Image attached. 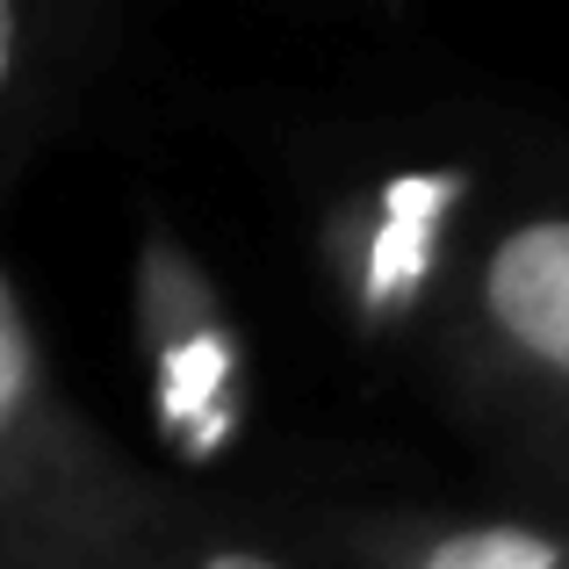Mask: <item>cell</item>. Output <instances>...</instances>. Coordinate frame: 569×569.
<instances>
[{
    "instance_id": "cell-2",
    "label": "cell",
    "mask_w": 569,
    "mask_h": 569,
    "mask_svg": "<svg viewBox=\"0 0 569 569\" xmlns=\"http://www.w3.org/2000/svg\"><path fill=\"white\" fill-rule=\"evenodd\" d=\"M144 361H152V411L159 432L181 447L188 461H209L231 440L238 411V347L231 325L217 318L202 274L173 246L144 252Z\"/></svg>"
},
{
    "instance_id": "cell-3",
    "label": "cell",
    "mask_w": 569,
    "mask_h": 569,
    "mask_svg": "<svg viewBox=\"0 0 569 569\" xmlns=\"http://www.w3.org/2000/svg\"><path fill=\"white\" fill-rule=\"evenodd\" d=\"M461 202V173H397L339 223V267L361 318H403L440 267L447 217Z\"/></svg>"
},
{
    "instance_id": "cell-1",
    "label": "cell",
    "mask_w": 569,
    "mask_h": 569,
    "mask_svg": "<svg viewBox=\"0 0 569 569\" xmlns=\"http://www.w3.org/2000/svg\"><path fill=\"white\" fill-rule=\"evenodd\" d=\"M116 483H130V476L66 411L43 339L0 267V519L51 533L72 512H94L101 498H116Z\"/></svg>"
},
{
    "instance_id": "cell-7",
    "label": "cell",
    "mask_w": 569,
    "mask_h": 569,
    "mask_svg": "<svg viewBox=\"0 0 569 569\" xmlns=\"http://www.w3.org/2000/svg\"><path fill=\"white\" fill-rule=\"evenodd\" d=\"M194 569H281L274 556H252V548H217V556H202Z\"/></svg>"
},
{
    "instance_id": "cell-6",
    "label": "cell",
    "mask_w": 569,
    "mask_h": 569,
    "mask_svg": "<svg viewBox=\"0 0 569 569\" xmlns=\"http://www.w3.org/2000/svg\"><path fill=\"white\" fill-rule=\"evenodd\" d=\"M14 66H22V0H0V109H8Z\"/></svg>"
},
{
    "instance_id": "cell-5",
    "label": "cell",
    "mask_w": 569,
    "mask_h": 569,
    "mask_svg": "<svg viewBox=\"0 0 569 569\" xmlns=\"http://www.w3.org/2000/svg\"><path fill=\"white\" fill-rule=\"evenodd\" d=\"M411 569H562V541L533 527H455L426 541Z\"/></svg>"
},
{
    "instance_id": "cell-4",
    "label": "cell",
    "mask_w": 569,
    "mask_h": 569,
    "mask_svg": "<svg viewBox=\"0 0 569 569\" xmlns=\"http://www.w3.org/2000/svg\"><path fill=\"white\" fill-rule=\"evenodd\" d=\"M476 303L527 376L569 389V217H527L483 252Z\"/></svg>"
}]
</instances>
